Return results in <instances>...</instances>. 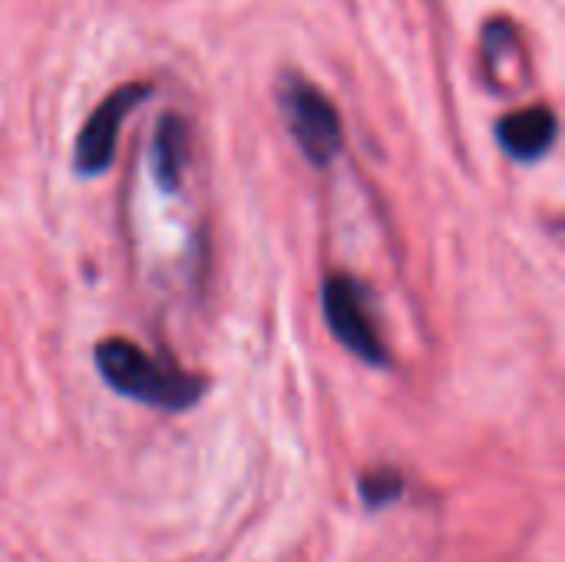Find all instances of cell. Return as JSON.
<instances>
[{"instance_id":"4","label":"cell","mask_w":565,"mask_h":562,"mask_svg":"<svg viewBox=\"0 0 565 562\" xmlns=\"http://www.w3.org/2000/svg\"><path fill=\"white\" fill-rule=\"evenodd\" d=\"M146 96H149L146 83H129V86H119L116 93H109L96 106V113L79 129L76 152H73V166L79 176H103L109 169V162L116 156L119 129H122L126 116L136 109V103H142Z\"/></svg>"},{"instance_id":"7","label":"cell","mask_w":565,"mask_h":562,"mask_svg":"<svg viewBox=\"0 0 565 562\" xmlns=\"http://www.w3.org/2000/svg\"><path fill=\"white\" fill-rule=\"evenodd\" d=\"M358 487H361V500H364L371 510H377V507L394 503V500L404 494V477H401V470H394V467H377V470L364 474Z\"/></svg>"},{"instance_id":"6","label":"cell","mask_w":565,"mask_h":562,"mask_svg":"<svg viewBox=\"0 0 565 562\" xmlns=\"http://www.w3.org/2000/svg\"><path fill=\"white\" fill-rule=\"evenodd\" d=\"M152 176L166 192H175L189 166V123L175 113L162 116L149 149Z\"/></svg>"},{"instance_id":"3","label":"cell","mask_w":565,"mask_h":562,"mask_svg":"<svg viewBox=\"0 0 565 562\" xmlns=\"http://www.w3.org/2000/svg\"><path fill=\"white\" fill-rule=\"evenodd\" d=\"M321 298H324V321H328L331 335L351 354H358L364 364L384 368L387 348H384V341L371 321L367 295H364L361 282H354L351 275H331V278H324Z\"/></svg>"},{"instance_id":"1","label":"cell","mask_w":565,"mask_h":562,"mask_svg":"<svg viewBox=\"0 0 565 562\" xmlns=\"http://www.w3.org/2000/svg\"><path fill=\"white\" fill-rule=\"evenodd\" d=\"M96 368L103 381L139 404L159 411H185L205 394V381L182 371L179 364L149 354L129 338H106L96 344Z\"/></svg>"},{"instance_id":"5","label":"cell","mask_w":565,"mask_h":562,"mask_svg":"<svg viewBox=\"0 0 565 562\" xmlns=\"http://www.w3.org/2000/svg\"><path fill=\"white\" fill-rule=\"evenodd\" d=\"M559 132V119L550 106H526L520 113H510L497 126V139L507 156L520 162H536L543 159Z\"/></svg>"},{"instance_id":"2","label":"cell","mask_w":565,"mask_h":562,"mask_svg":"<svg viewBox=\"0 0 565 562\" xmlns=\"http://www.w3.org/2000/svg\"><path fill=\"white\" fill-rule=\"evenodd\" d=\"M281 109H285L295 146L305 152L311 166L324 169L341 152V142H344V129H341V116L334 103L318 86L295 76L281 89Z\"/></svg>"}]
</instances>
